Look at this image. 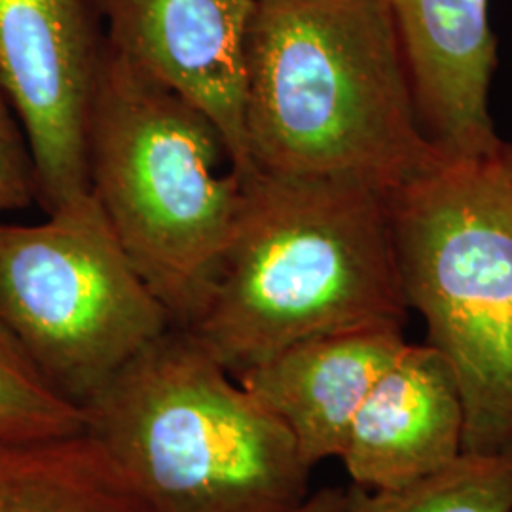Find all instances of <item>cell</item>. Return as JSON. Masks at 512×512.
Wrapping results in <instances>:
<instances>
[{
  "mask_svg": "<svg viewBox=\"0 0 512 512\" xmlns=\"http://www.w3.org/2000/svg\"><path fill=\"white\" fill-rule=\"evenodd\" d=\"M408 308L452 366L463 452H512V147L385 192Z\"/></svg>",
  "mask_w": 512,
  "mask_h": 512,
  "instance_id": "cell-5",
  "label": "cell"
},
{
  "mask_svg": "<svg viewBox=\"0 0 512 512\" xmlns=\"http://www.w3.org/2000/svg\"><path fill=\"white\" fill-rule=\"evenodd\" d=\"M38 203L35 160L27 135L0 88V220Z\"/></svg>",
  "mask_w": 512,
  "mask_h": 512,
  "instance_id": "cell-15",
  "label": "cell"
},
{
  "mask_svg": "<svg viewBox=\"0 0 512 512\" xmlns=\"http://www.w3.org/2000/svg\"><path fill=\"white\" fill-rule=\"evenodd\" d=\"M346 490L321 488L315 494H308L291 509L281 512H342Z\"/></svg>",
  "mask_w": 512,
  "mask_h": 512,
  "instance_id": "cell-16",
  "label": "cell"
},
{
  "mask_svg": "<svg viewBox=\"0 0 512 512\" xmlns=\"http://www.w3.org/2000/svg\"><path fill=\"white\" fill-rule=\"evenodd\" d=\"M105 54L95 0H0V88L27 135L44 213L90 192L88 128Z\"/></svg>",
  "mask_w": 512,
  "mask_h": 512,
  "instance_id": "cell-7",
  "label": "cell"
},
{
  "mask_svg": "<svg viewBox=\"0 0 512 512\" xmlns=\"http://www.w3.org/2000/svg\"><path fill=\"white\" fill-rule=\"evenodd\" d=\"M255 0H101L110 50L203 112L253 177L245 101Z\"/></svg>",
  "mask_w": 512,
  "mask_h": 512,
  "instance_id": "cell-8",
  "label": "cell"
},
{
  "mask_svg": "<svg viewBox=\"0 0 512 512\" xmlns=\"http://www.w3.org/2000/svg\"><path fill=\"white\" fill-rule=\"evenodd\" d=\"M245 126L256 171L387 192L444 162L421 131L385 0H255Z\"/></svg>",
  "mask_w": 512,
  "mask_h": 512,
  "instance_id": "cell-2",
  "label": "cell"
},
{
  "mask_svg": "<svg viewBox=\"0 0 512 512\" xmlns=\"http://www.w3.org/2000/svg\"><path fill=\"white\" fill-rule=\"evenodd\" d=\"M408 310L385 190L255 171L215 285L184 330L239 376L315 336L403 327Z\"/></svg>",
  "mask_w": 512,
  "mask_h": 512,
  "instance_id": "cell-1",
  "label": "cell"
},
{
  "mask_svg": "<svg viewBox=\"0 0 512 512\" xmlns=\"http://www.w3.org/2000/svg\"><path fill=\"white\" fill-rule=\"evenodd\" d=\"M0 220V313L44 378L84 406L173 325L92 194Z\"/></svg>",
  "mask_w": 512,
  "mask_h": 512,
  "instance_id": "cell-6",
  "label": "cell"
},
{
  "mask_svg": "<svg viewBox=\"0 0 512 512\" xmlns=\"http://www.w3.org/2000/svg\"><path fill=\"white\" fill-rule=\"evenodd\" d=\"M404 346L403 327L344 330L298 342L236 378L285 423L311 471L340 459L359 408Z\"/></svg>",
  "mask_w": 512,
  "mask_h": 512,
  "instance_id": "cell-11",
  "label": "cell"
},
{
  "mask_svg": "<svg viewBox=\"0 0 512 512\" xmlns=\"http://www.w3.org/2000/svg\"><path fill=\"white\" fill-rule=\"evenodd\" d=\"M342 512H512V452H461L395 490H346Z\"/></svg>",
  "mask_w": 512,
  "mask_h": 512,
  "instance_id": "cell-13",
  "label": "cell"
},
{
  "mask_svg": "<svg viewBox=\"0 0 512 512\" xmlns=\"http://www.w3.org/2000/svg\"><path fill=\"white\" fill-rule=\"evenodd\" d=\"M458 380L439 351L406 344L351 423L340 459L355 486L395 490L463 452Z\"/></svg>",
  "mask_w": 512,
  "mask_h": 512,
  "instance_id": "cell-10",
  "label": "cell"
},
{
  "mask_svg": "<svg viewBox=\"0 0 512 512\" xmlns=\"http://www.w3.org/2000/svg\"><path fill=\"white\" fill-rule=\"evenodd\" d=\"M90 194L148 287L186 329L202 311L238 224L245 186L217 126L107 54L88 128Z\"/></svg>",
  "mask_w": 512,
  "mask_h": 512,
  "instance_id": "cell-4",
  "label": "cell"
},
{
  "mask_svg": "<svg viewBox=\"0 0 512 512\" xmlns=\"http://www.w3.org/2000/svg\"><path fill=\"white\" fill-rule=\"evenodd\" d=\"M82 416L150 512H281L308 495L291 431L188 330L135 355Z\"/></svg>",
  "mask_w": 512,
  "mask_h": 512,
  "instance_id": "cell-3",
  "label": "cell"
},
{
  "mask_svg": "<svg viewBox=\"0 0 512 512\" xmlns=\"http://www.w3.org/2000/svg\"><path fill=\"white\" fill-rule=\"evenodd\" d=\"M82 429V408L44 378L0 313V431L63 435Z\"/></svg>",
  "mask_w": 512,
  "mask_h": 512,
  "instance_id": "cell-14",
  "label": "cell"
},
{
  "mask_svg": "<svg viewBox=\"0 0 512 512\" xmlns=\"http://www.w3.org/2000/svg\"><path fill=\"white\" fill-rule=\"evenodd\" d=\"M0 512H150L105 450L82 429L0 431Z\"/></svg>",
  "mask_w": 512,
  "mask_h": 512,
  "instance_id": "cell-12",
  "label": "cell"
},
{
  "mask_svg": "<svg viewBox=\"0 0 512 512\" xmlns=\"http://www.w3.org/2000/svg\"><path fill=\"white\" fill-rule=\"evenodd\" d=\"M403 44L421 131L444 160L497 154L490 116L497 42L488 0H385Z\"/></svg>",
  "mask_w": 512,
  "mask_h": 512,
  "instance_id": "cell-9",
  "label": "cell"
},
{
  "mask_svg": "<svg viewBox=\"0 0 512 512\" xmlns=\"http://www.w3.org/2000/svg\"><path fill=\"white\" fill-rule=\"evenodd\" d=\"M95 2H97V4H99V8H101V0H95Z\"/></svg>",
  "mask_w": 512,
  "mask_h": 512,
  "instance_id": "cell-17",
  "label": "cell"
}]
</instances>
